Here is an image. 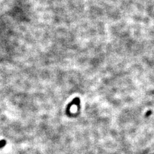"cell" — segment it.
<instances>
[{
  "instance_id": "obj_1",
  "label": "cell",
  "mask_w": 154,
  "mask_h": 154,
  "mask_svg": "<svg viewBox=\"0 0 154 154\" xmlns=\"http://www.w3.org/2000/svg\"><path fill=\"white\" fill-rule=\"evenodd\" d=\"M6 143H7L6 141L4 140V139H2V140L0 141V149L3 148L5 146Z\"/></svg>"
}]
</instances>
